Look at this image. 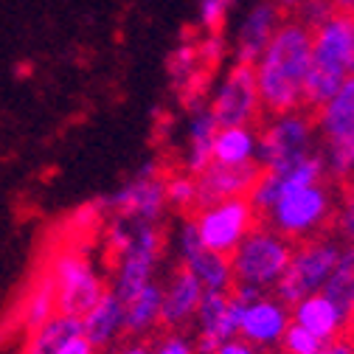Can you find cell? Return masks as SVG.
Returning <instances> with one entry per match:
<instances>
[{
  "label": "cell",
  "mask_w": 354,
  "mask_h": 354,
  "mask_svg": "<svg viewBox=\"0 0 354 354\" xmlns=\"http://www.w3.org/2000/svg\"><path fill=\"white\" fill-rule=\"evenodd\" d=\"M313 59V28L298 17H284L268 48L253 65L264 115L304 107V87Z\"/></svg>",
  "instance_id": "6da1fadb"
},
{
  "label": "cell",
  "mask_w": 354,
  "mask_h": 354,
  "mask_svg": "<svg viewBox=\"0 0 354 354\" xmlns=\"http://www.w3.org/2000/svg\"><path fill=\"white\" fill-rule=\"evenodd\" d=\"M107 242L113 253V290L121 301L155 281L158 264L166 250V234L160 225L129 223L113 216L107 225Z\"/></svg>",
  "instance_id": "7a4b0ae2"
},
{
  "label": "cell",
  "mask_w": 354,
  "mask_h": 354,
  "mask_svg": "<svg viewBox=\"0 0 354 354\" xmlns=\"http://www.w3.org/2000/svg\"><path fill=\"white\" fill-rule=\"evenodd\" d=\"M354 76V15L335 12L326 23L313 28V59H309L304 107H324L343 82Z\"/></svg>",
  "instance_id": "3957f363"
},
{
  "label": "cell",
  "mask_w": 354,
  "mask_h": 354,
  "mask_svg": "<svg viewBox=\"0 0 354 354\" xmlns=\"http://www.w3.org/2000/svg\"><path fill=\"white\" fill-rule=\"evenodd\" d=\"M279 180H281L279 197L264 211L261 223L270 225L276 234L287 236L290 242H306V239L329 234L332 219H335V205H337L332 180L290 183L281 174H279Z\"/></svg>",
  "instance_id": "277c9868"
},
{
  "label": "cell",
  "mask_w": 354,
  "mask_h": 354,
  "mask_svg": "<svg viewBox=\"0 0 354 354\" xmlns=\"http://www.w3.org/2000/svg\"><path fill=\"white\" fill-rule=\"evenodd\" d=\"M295 242L276 234L270 225L259 223L242 245L231 253L234 287H248L256 292H273L287 273Z\"/></svg>",
  "instance_id": "5b68a950"
},
{
  "label": "cell",
  "mask_w": 354,
  "mask_h": 354,
  "mask_svg": "<svg viewBox=\"0 0 354 354\" xmlns=\"http://www.w3.org/2000/svg\"><path fill=\"white\" fill-rule=\"evenodd\" d=\"M318 127L313 110H290L264 115L259 124V166L264 171H284L318 152Z\"/></svg>",
  "instance_id": "8992f818"
},
{
  "label": "cell",
  "mask_w": 354,
  "mask_h": 354,
  "mask_svg": "<svg viewBox=\"0 0 354 354\" xmlns=\"http://www.w3.org/2000/svg\"><path fill=\"white\" fill-rule=\"evenodd\" d=\"M340 253H343V242L332 234L306 239V242H295L287 273L281 276L273 295H279L287 306H292L306 295L324 292L337 268Z\"/></svg>",
  "instance_id": "52a82bcc"
},
{
  "label": "cell",
  "mask_w": 354,
  "mask_h": 354,
  "mask_svg": "<svg viewBox=\"0 0 354 354\" xmlns=\"http://www.w3.org/2000/svg\"><path fill=\"white\" fill-rule=\"evenodd\" d=\"M46 273L54 284L59 313L71 315V318H79V321L91 313L93 304L110 290V284L99 273L93 259L84 250H76V248L59 250L51 259Z\"/></svg>",
  "instance_id": "ba28073f"
},
{
  "label": "cell",
  "mask_w": 354,
  "mask_h": 354,
  "mask_svg": "<svg viewBox=\"0 0 354 354\" xmlns=\"http://www.w3.org/2000/svg\"><path fill=\"white\" fill-rule=\"evenodd\" d=\"M208 110L214 113L219 127H259L264 121V107L253 65L231 62L214 84Z\"/></svg>",
  "instance_id": "9c48e42d"
},
{
  "label": "cell",
  "mask_w": 354,
  "mask_h": 354,
  "mask_svg": "<svg viewBox=\"0 0 354 354\" xmlns=\"http://www.w3.org/2000/svg\"><path fill=\"white\" fill-rule=\"evenodd\" d=\"M200 242L214 250L231 256L242 239L261 223L259 211L253 208V203L248 197H231V200H219V203H208L203 208H197L192 214Z\"/></svg>",
  "instance_id": "30bf717a"
},
{
  "label": "cell",
  "mask_w": 354,
  "mask_h": 354,
  "mask_svg": "<svg viewBox=\"0 0 354 354\" xmlns=\"http://www.w3.org/2000/svg\"><path fill=\"white\" fill-rule=\"evenodd\" d=\"M104 208L113 216L129 219V223L160 225L163 214L169 211L166 200V174H160L158 163L141 166L104 200Z\"/></svg>",
  "instance_id": "8fae6325"
},
{
  "label": "cell",
  "mask_w": 354,
  "mask_h": 354,
  "mask_svg": "<svg viewBox=\"0 0 354 354\" xmlns=\"http://www.w3.org/2000/svg\"><path fill=\"white\" fill-rule=\"evenodd\" d=\"M174 253H177V264L189 268L205 290H211V292L234 290L231 256L208 250L200 242V234H197V225L192 216H180V225L174 231Z\"/></svg>",
  "instance_id": "7c38bea8"
},
{
  "label": "cell",
  "mask_w": 354,
  "mask_h": 354,
  "mask_svg": "<svg viewBox=\"0 0 354 354\" xmlns=\"http://www.w3.org/2000/svg\"><path fill=\"white\" fill-rule=\"evenodd\" d=\"M290 324H292V313L279 295L261 292V295H253V298H242L239 337H245L256 348H261V351L279 348Z\"/></svg>",
  "instance_id": "4fadbf2b"
},
{
  "label": "cell",
  "mask_w": 354,
  "mask_h": 354,
  "mask_svg": "<svg viewBox=\"0 0 354 354\" xmlns=\"http://www.w3.org/2000/svg\"><path fill=\"white\" fill-rule=\"evenodd\" d=\"M239 315H242V298L228 290V292H203L200 309H197V337L194 348L197 354H214L216 346L239 335Z\"/></svg>",
  "instance_id": "5bb4252c"
},
{
  "label": "cell",
  "mask_w": 354,
  "mask_h": 354,
  "mask_svg": "<svg viewBox=\"0 0 354 354\" xmlns=\"http://www.w3.org/2000/svg\"><path fill=\"white\" fill-rule=\"evenodd\" d=\"M284 12L273 0H256V3L242 15L234 39H231V62L236 65H256L259 57L268 48V42L279 31Z\"/></svg>",
  "instance_id": "9a60e30c"
},
{
  "label": "cell",
  "mask_w": 354,
  "mask_h": 354,
  "mask_svg": "<svg viewBox=\"0 0 354 354\" xmlns=\"http://www.w3.org/2000/svg\"><path fill=\"white\" fill-rule=\"evenodd\" d=\"M203 292H205V287L200 284V279L189 268L177 264V268L169 273L166 284H163L160 329L163 332H183V329L194 326Z\"/></svg>",
  "instance_id": "2e32d148"
},
{
  "label": "cell",
  "mask_w": 354,
  "mask_h": 354,
  "mask_svg": "<svg viewBox=\"0 0 354 354\" xmlns=\"http://www.w3.org/2000/svg\"><path fill=\"white\" fill-rule=\"evenodd\" d=\"M290 313H292V324H298L306 332H313L324 343H332L348 332V313L326 292H315V295L301 298L298 304L290 306Z\"/></svg>",
  "instance_id": "e0dca14e"
},
{
  "label": "cell",
  "mask_w": 354,
  "mask_h": 354,
  "mask_svg": "<svg viewBox=\"0 0 354 354\" xmlns=\"http://www.w3.org/2000/svg\"><path fill=\"white\" fill-rule=\"evenodd\" d=\"M261 174V166H223V163H208L197 174V186H200V208L208 203L219 200H231V197H248L250 189L256 186Z\"/></svg>",
  "instance_id": "ac0fdd59"
},
{
  "label": "cell",
  "mask_w": 354,
  "mask_h": 354,
  "mask_svg": "<svg viewBox=\"0 0 354 354\" xmlns=\"http://www.w3.org/2000/svg\"><path fill=\"white\" fill-rule=\"evenodd\" d=\"M216 118L208 110V102H197L189 107L186 118V138H183V171L200 174L211 163V149L216 138Z\"/></svg>",
  "instance_id": "d6986e66"
},
{
  "label": "cell",
  "mask_w": 354,
  "mask_h": 354,
  "mask_svg": "<svg viewBox=\"0 0 354 354\" xmlns=\"http://www.w3.org/2000/svg\"><path fill=\"white\" fill-rule=\"evenodd\" d=\"M82 335L96 348H110L118 343V337L127 335L124 332V301L115 295L113 287L93 304L91 313L82 318Z\"/></svg>",
  "instance_id": "ffe728a7"
},
{
  "label": "cell",
  "mask_w": 354,
  "mask_h": 354,
  "mask_svg": "<svg viewBox=\"0 0 354 354\" xmlns=\"http://www.w3.org/2000/svg\"><path fill=\"white\" fill-rule=\"evenodd\" d=\"M315 127L321 144H337L354 138V76L343 82L340 91L315 110Z\"/></svg>",
  "instance_id": "44dd1931"
},
{
  "label": "cell",
  "mask_w": 354,
  "mask_h": 354,
  "mask_svg": "<svg viewBox=\"0 0 354 354\" xmlns=\"http://www.w3.org/2000/svg\"><path fill=\"white\" fill-rule=\"evenodd\" d=\"M160 309H163V284L152 281L124 301V332L127 337L144 340L155 329H160Z\"/></svg>",
  "instance_id": "7402d4cb"
},
{
  "label": "cell",
  "mask_w": 354,
  "mask_h": 354,
  "mask_svg": "<svg viewBox=\"0 0 354 354\" xmlns=\"http://www.w3.org/2000/svg\"><path fill=\"white\" fill-rule=\"evenodd\" d=\"M211 160L223 166H253L259 163V127H219Z\"/></svg>",
  "instance_id": "603a6c76"
},
{
  "label": "cell",
  "mask_w": 354,
  "mask_h": 354,
  "mask_svg": "<svg viewBox=\"0 0 354 354\" xmlns=\"http://www.w3.org/2000/svg\"><path fill=\"white\" fill-rule=\"evenodd\" d=\"M169 79L177 91H186V99L192 104H197V91H200V82H203V71L205 62L200 57V46L194 39H183L171 54H169Z\"/></svg>",
  "instance_id": "cb8c5ba5"
},
{
  "label": "cell",
  "mask_w": 354,
  "mask_h": 354,
  "mask_svg": "<svg viewBox=\"0 0 354 354\" xmlns=\"http://www.w3.org/2000/svg\"><path fill=\"white\" fill-rule=\"evenodd\" d=\"M73 335H82V321L57 313L54 318H48L42 326L26 335L23 354H57Z\"/></svg>",
  "instance_id": "d4e9b609"
},
{
  "label": "cell",
  "mask_w": 354,
  "mask_h": 354,
  "mask_svg": "<svg viewBox=\"0 0 354 354\" xmlns=\"http://www.w3.org/2000/svg\"><path fill=\"white\" fill-rule=\"evenodd\" d=\"M59 313V306H57V292H54V284L48 279V273H42L37 284L28 287V292L23 295L20 301V309H17V315H20V324L28 332H34L37 326H42L48 318H54Z\"/></svg>",
  "instance_id": "484cf974"
},
{
  "label": "cell",
  "mask_w": 354,
  "mask_h": 354,
  "mask_svg": "<svg viewBox=\"0 0 354 354\" xmlns=\"http://www.w3.org/2000/svg\"><path fill=\"white\" fill-rule=\"evenodd\" d=\"M166 200L169 208H174L180 216H192L200 208V186L197 174H189L183 169L166 174Z\"/></svg>",
  "instance_id": "4316f807"
},
{
  "label": "cell",
  "mask_w": 354,
  "mask_h": 354,
  "mask_svg": "<svg viewBox=\"0 0 354 354\" xmlns=\"http://www.w3.org/2000/svg\"><path fill=\"white\" fill-rule=\"evenodd\" d=\"M329 298H335L346 313H351L354 306V245H343V253L337 259V268L324 290Z\"/></svg>",
  "instance_id": "83f0119b"
},
{
  "label": "cell",
  "mask_w": 354,
  "mask_h": 354,
  "mask_svg": "<svg viewBox=\"0 0 354 354\" xmlns=\"http://www.w3.org/2000/svg\"><path fill=\"white\" fill-rule=\"evenodd\" d=\"M321 152L329 169V180L340 186L354 180V138L337 141V144H321Z\"/></svg>",
  "instance_id": "f1b7e54d"
},
{
  "label": "cell",
  "mask_w": 354,
  "mask_h": 354,
  "mask_svg": "<svg viewBox=\"0 0 354 354\" xmlns=\"http://www.w3.org/2000/svg\"><path fill=\"white\" fill-rule=\"evenodd\" d=\"M332 231L343 245H354V180L340 186V197L335 205Z\"/></svg>",
  "instance_id": "f546056e"
},
{
  "label": "cell",
  "mask_w": 354,
  "mask_h": 354,
  "mask_svg": "<svg viewBox=\"0 0 354 354\" xmlns=\"http://www.w3.org/2000/svg\"><path fill=\"white\" fill-rule=\"evenodd\" d=\"M236 0H197V26L203 34H223Z\"/></svg>",
  "instance_id": "4dcf8cb0"
},
{
  "label": "cell",
  "mask_w": 354,
  "mask_h": 354,
  "mask_svg": "<svg viewBox=\"0 0 354 354\" xmlns=\"http://www.w3.org/2000/svg\"><path fill=\"white\" fill-rule=\"evenodd\" d=\"M324 348V340L315 337L313 332L301 329L298 324H290L281 346H279V354H318Z\"/></svg>",
  "instance_id": "1f68e13d"
},
{
  "label": "cell",
  "mask_w": 354,
  "mask_h": 354,
  "mask_svg": "<svg viewBox=\"0 0 354 354\" xmlns=\"http://www.w3.org/2000/svg\"><path fill=\"white\" fill-rule=\"evenodd\" d=\"M332 15H335L332 0H304V3L295 9V17H298L304 26H309V28H318V26L326 23Z\"/></svg>",
  "instance_id": "d6a6232c"
},
{
  "label": "cell",
  "mask_w": 354,
  "mask_h": 354,
  "mask_svg": "<svg viewBox=\"0 0 354 354\" xmlns=\"http://www.w3.org/2000/svg\"><path fill=\"white\" fill-rule=\"evenodd\" d=\"M152 346V354H197L194 340H189L183 332H163Z\"/></svg>",
  "instance_id": "836d02e7"
},
{
  "label": "cell",
  "mask_w": 354,
  "mask_h": 354,
  "mask_svg": "<svg viewBox=\"0 0 354 354\" xmlns=\"http://www.w3.org/2000/svg\"><path fill=\"white\" fill-rule=\"evenodd\" d=\"M197 46H200V57L205 62V68H216V65H223L225 59V37L223 34H205L203 39H197Z\"/></svg>",
  "instance_id": "e575fe53"
},
{
  "label": "cell",
  "mask_w": 354,
  "mask_h": 354,
  "mask_svg": "<svg viewBox=\"0 0 354 354\" xmlns=\"http://www.w3.org/2000/svg\"><path fill=\"white\" fill-rule=\"evenodd\" d=\"M214 354H261V348H256L253 343H248L245 337H228V340H223L216 346V351Z\"/></svg>",
  "instance_id": "d590c367"
},
{
  "label": "cell",
  "mask_w": 354,
  "mask_h": 354,
  "mask_svg": "<svg viewBox=\"0 0 354 354\" xmlns=\"http://www.w3.org/2000/svg\"><path fill=\"white\" fill-rule=\"evenodd\" d=\"M57 354H99V348L91 340H87L84 335H73Z\"/></svg>",
  "instance_id": "8d00e7d4"
},
{
  "label": "cell",
  "mask_w": 354,
  "mask_h": 354,
  "mask_svg": "<svg viewBox=\"0 0 354 354\" xmlns=\"http://www.w3.org/2000/svg\"><path fill=\"white\" fill-rule=\"evenodd\" d=\"M318 354H354V337L343 335V337H337L332 343H324V348Z\"/></svg>",
  "instance_id": "74e56055"
},
{
  "label": "cell",
  "mask_w": 354,
  "mask_h": 354,
  "mask_svg": "<svg viewBox=\"0 0 354 354\" xmlns=\"http://www.w3.org/2000/svg\"><path fill=\"white\" fill-rule=\"evenodd\" d=\"M113 354H152V346L147 340H138V337H129L127 343H121Z\"/></svg>",
  "instance_id": "f35d334b"
},
{
  "label": "cell",
  "mask_w": 354,
  "mask_h": 354,
  "mask_svg": "<svg viewBox=\"0 0 354 354\" xmlns=\"http://www.w3.org/2000/svg\"><path fill=\"white\" fill-rule=\"evenodd\" d=\"M335 12H343V15H354V0H332Z\"/></svg>",
  "instance_id": "ab89813d"
},
{
  "label": "cell",
  "mask_w": 354,
  "mask_h": 354,
  "mask_svg": "<svg viewBox=\"0 0 354 354\" xmlns=\"http://www.w3.org/2000/svg\"><path fill=\"white\" fill-rule=\"evenodd\" d=\"M273 3H276L281 12H295V9L304 3V0H273Z\"/></svg>",
  "instance_id": "60d3db41"
},
{
  "label": "cell",
  "mask_w": 354,
  "mask_h": 354,
  "mask_svg": "<svg viewBox=\"0 0 354 354\" xmlns=\"http://www.w3.org/2000/svg\"><path fill=\"white\" fill-rule=\"evenodd\" d=\"M348 337H354V306H351V313H348Z\"/></svg>",
  "instance_id": "b9f144b4"
}]
</instances>
